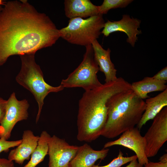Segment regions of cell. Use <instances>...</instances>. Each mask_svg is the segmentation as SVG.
<instances>
[{
	"instance_id": "cell-1",
	"label": "cell",
	"mask_w": 167,
	"mask_h": 167,
	"mask_svg": "<svg viewBox=\"0 0 167 167\" xmlns=\"http://www.w3.org/2000/svg\"><path fill=\"white\" fill-rule=\"evenodd\" d=\"M4 5L0 12V66L11 56L35 54L60 37L49 17L27 0L9 1Z\"/></svg>"
},
{
	"instance_id": "cell-2",
	"label": "cell",
	"mask_w": 167,
	"mask_h": 167,
	"mask_svg": "<svg viewBox=\"0 0 167 167\" xmlns=\"http://www.w3.org/2000/svg\"><path fill=\"white\" fill-rule=\"evenodd\" d=\"M131 84L122 77L85 91L79 100L77 139L90 142L101 136L107 115V103L114 95L131 89Z\"/></svg>"
},
{
	"instance_id": "cell-3",
	"label": "cell",
	"mask_w": 167,
	"mask_h": 167,
	"mask_svg": "<svg viewBox=\"0 0 167 167\" xmlns=\"http://www.w3.org/2000/svg\"><path fill=\"white\" fill-rule=\"evenodd\" d=\"M107 118L101 135L115 138L135 127L145 111V101L131 89L116 93L107 103Z\"/></svg>"
},
{
	"instance_id": "cell-4",
	"label": "cell",
	"mask_w": 167,
	"mask_h": 167,
	"mask_svg": "<svg viewBox=\"0 0 167 167\" xmlns=\"http://www.w3.org/2000/svg\"><path fill=\"white\" fill-rule=\"evenodd\" d=\"M35 54H27L19 56L21 67L15 80L18 84L33 94L38 104V109L36 120L37 123L46 96L50 92H58L63 90L64 88L61 85L57 87L52 86L45 81L41 68L35 62Z\"/></svg>"
},
{
	"instance_id": "cell-5",
	"label": "cell",
	"mask_w": 167,
	"mask_h": 167,
	"mask_svg": "<svg viewBox=\"0 0 167 167\" xmlns=\"http://www.w3.org/2000/svg\"><path fill=\"white\" fill-rule=\"evenodd\" d=\"M105 23L100 14L86 19L72 18L66 26L59 29L60 37L71 44L86 46L99 37Z\"/></svg>"
},
{
	"instance_id": "cell-6",
	"label": "cell",
	"mask_w": 167,
	"mask_h": 167,
	"mask_svg": "<svg viewBox=\"0 0 167 167\" xmlns=\"http://www.w3.org/2000/svg\"><path fill=\"white\" fill-rule=\"evenodd\" d=\"M85 47L82 62L67 78L62 80L60 85L64 88L80 87L87 91L102 84L97 78V74L99 69L94 59L92 45H89Z\"/></svg>"
},
{
	"instance_id": "cell-7",
	"label": "cell",
	"mask_w": 167,
	"mask_h": 167,
	"mask_svg": "<svg viewBox=\"0 0 167 167\" xmlns=\"http://www.w3.org/2000/svg\"><path fill=\"white\" fill-rule=\"evenodd\" d=\"M29 106L26 99L19 101L15 92L11 94L7 100L4 115L0 123V138L6 140L10 138L16 124L28 118Z\"/></svg>"
},
{
	"instance_id": "cell-8",
	"label": "cell",
	"mask_w": 167,
	"mask_h": 167,
	"mask_svg": "<svg viewBox=\"0 0 167 167\" xmlns=\"http://www.w3.org/2000/svg\"><path fill=\"white\" fill-rule=\"evenodd\" d=\"M152 123L143 136L147 157L155 156L167 140V107L153 119Z\"/></svg>"
},
{
	"instance_id": "cell-9",
	"label": "cell",
	"mask_w": 167,
	"mask_h": 167,
	"mask_svg": "<svg viewBox=\"0 0 167 167\" xmlns=\"http://www.w3.org/2000/svg\"><path fill=\"white\" fill-rule=\"evenodd\" d=\"M78 148L55 135L51 136L48 143V167H69Z\"/></svg>"
},
{
	"instance_id": "cell-10",
	"label": "cell",
	"mask_w": 167,
	"mask_h": 167,
	"mask_svg": "<svg viewBox=\"0 0 167 167\" xmlns=\"http://www.w3.org/2000/svg\"><path fill=\"white\" fill-rule=\"evenodd\" d=\"M118 139L106 143L104 148L120 145L127 148L135 152L138 162L143 165L149 162L145 152V142L141 135L140 130L136 127L128 129L122 133Z\"/></svg>"
},
{
	"instance_id": "cell-11",
	"label": "cell",
	"mask_w": 167,
	"mask_h": 167,
	"mask_svg": "<svg viewBox=\"0 0 167 167\" xmlns=\"http://www.w3.org/2000/svg\"><path fill=\"white\" fill-rule=\"evenodd\" d=\"M141 21L137 18H131L126 14L122 15V19L118 21L108 20L105 23L101 33L107 37L111 33L117 32H123L127 36L126 41L134 47L138 40L137 35L142 33L140 28Z\"/></svg>"
},
{
	"instance_id": "cell-12",
	"label": "cell",
	"mask_w": 167,
	"mask_h": 167,
	"mask_svg": "<svg viewBox=\"0 0 167 167\" xmlns=\"http://www.w3.org/2000/svg\"><path fill=\"white\" fill-rule=\"evenodd\" d=\"M39 136L35 135L30 130L24 131L22 142L17 147L9 152L8 159L19 165L28 160L36 148Z\"/></svg>"
},
{
	"instance_id": "cell-13",
	"label": "cell",
	"mask_w": 167,
	"mask_h": 167,
	"mask_svg": "<svg viewBox=\"0 0 167 167\" xmlns=\"http://www.w3.org/2000/svg\"><path fill=\"white\" fill-rule=\"evenodd\" d=\"M93 48L94 59L98 65L99 71L103 72L105 76V83L115 81L117 70L112 62L110 57L111 50L109 48L104 49L97 40L91 44Z\"/></svg>"
},
{
	"instance_id": "cell-14",
	"label": "cell",
	"mask_w": 167,
	"mask_h": 167,
	"mask_svg": "<svg viewBox=\"0 0 167 167\" xmlns=\"http://www.w3.org/2000/svg\"><path fill=\"white\" fill-rule=\"evenodd\" d=\"M109 149L103 148L100 150L93 149L89 145L85 143L79 146L69 167H92L98 160H103L107 156Z\"/></svg>"
},
{
	"instance_id": "cell-15",
	"label": "cell",
	"mask_w": 167,
	"mask_h": 167,
	"mask_svg": "<svg viewBox=\"0 0 167 167\" xmlns=\"http://www.w3.org/2000/svg\"><path fill=\"white\" fill-rule=\"evenodd\" d=\"M64 4L65 15L70 19H86L99 14L98 6L89 0H65Z\"/></svg>"
},
{
	"instance_id": "cell-16",
	"label": "cell",
	"mask_w": 167,
	"mask_h": 167,
	"mask_svg": "<svg viewBox=\"0 0 167 167\" xmlns=\"http://www.w3.org/2000/svg\"><path fill=\"white\" fill-rule=\"evenodd\" d=\"M145 111L136 127L140 130L148 121L155 116L167 106V89L156 96L146 99Z\"/></svg>"
},
{
	"instance_id": "cell-17",
	"label": "cell",
	"mask_w": 167,
	"mask_h": 167,
	"mask_svg": "<svg viewBox=\"0 0 167 167\" xmlns=\"http://www.w3.org/2000/svg\"><path fill=\"white\" fill-rule=\"evenodd\" d=\"M167 81L146 77L143 79L131 84V89L140 98L143 100L149 97L148 94L152 92L163 91L167 89Z\"/></svg>"
},
{
	"instance_id": "cell-18",
	"label": "cell",
	"mask_w": 167,
	"mask_h": 167,
	"mask_svg": "<svg viewBox=\"0 0 167 167\" xmlns=\"http://www.w3.org/2000/svg\"><path fill=\"white\" fill-rule=\"evenodd\" d=\"M51 136L46 131L41 133L37 145L31 156L30 160L24 167H35L48 154V143Z\"/></svg>"
},
{
	"instance_id": "cell-19",
	"label": "cell",
	"mask_w": 167,
	"mask_h": 167,
	"mask_svg": "<svg viewBox=\"0 0 167 167\" xmlns=\"http://www.w3.org/2000/svg\"><path fill=\"white\" fill-rule=\"evenodd\" d=\"M133 0H104L102 4L98 6L99 14H106L110 10L124 8L132 2Z\"/></svg>"
},
{
	"instance_id": "cell-20",
	"label": "cell",
	"mask_w": 167,
	"mask_h": 167,
	"mask_svg": "<svg viewBox=\"0 0 167 167\" xmlns=\"http://www.w3.org/2000/svg\"><path fill=\"white\" fill-rule=\"evenodd\" d=\"M123 155L122 152L120 150L118 156L108 164L103 166L94 165L92 167H121L134 160L137 159V156L136 155L129 157H125Z\"/></svg>"
},
{
	"instance_id": "cell-21",
	"label": "cell",
	"mask_w": 167,
	"mask_h": 167,
	"mask_svg": "<svg viewBox=\"0 0 167 167\" xmlns=\"http://www.w3.org/2000/svg\"><path fill=\"white\" fill-rule=\"evenodd\" d=\"M21 142L22 139L15 141H8L0 138V154L2 152L8 151L11 148L18 146Z\"/></svg>"
},
{
	"instance_id": "cell-22",
	"label": "cell",
	"mask_w": 167,
	"mask_h": 167,
	"mask_svg": "<svg viewBox=\"0 0 167 167\" xmlns=\"http://www.w3.org/2000/svg\"><path fill=\"white\" fill-rule=\"evenodd\" d=\"M152 77L157 80L167 81V66L163 68Z\"/></svg>"
},
{
	"instance_id": "cell-23",
	"label": "cell",
	"mask_w": 167,
	"mask_h": 167,
	"mask_svg": "<svg viewBox=\"0 0 167 167\" xmlns=\"http://www.w3.org/2000/svg\"><path fill=\"white\" fill-rule=\"evenodd\" d=\"M7 100L0 97V123L4 115Z\"/></svg>"
},
{
	"instance_id": "cell-24",
	"label": "cell",
	"mask_w": 167,
	"mask_h": 167,
	"mask_svg": "<svg viewBox=\"0 0 167 167\" xmlns=\"http://www.w3.org/2000/svg\"><path fill=\"white\" fill-rule=\"evenodd\" d=\"M0 167H15L13 161L5 158H0Z\"/></svg>"
},
{
	"instance_id": "cell-25",
	"label": "cell",
	"mask_w": 167,
	"mask_h": 167,
	"mask_svg": "<svg viewBox=\"0 0 167 167\" xmlns=\"http://www.w3.org/2000/svg\"><path fill=\"white\" fill-rule=\"evenodd\" d=\"M144 167H167V163H161L160 162H148L144 165Z\"/></svg>"
},
{
	"instance_id": "cell-26",
	"label": "cell",
	"mask_w": 167,
	"mask_h": 167,
	"mask_svg": "<svg viewBox=\"0 0 167 167\" xmlns=\"http://www.w3.org/2000/svg\"><path fill=\"white\" fill-rule=\"evenodd\" d=\"M137 160L135 159L130 161V163L125 167H143V165L140 164Z\"/></svg>"
},
{
	"instance_id": "cell-27",
	"label": "cell",
	"mask_w": 167,
	"mask_h": 167,
	"mask_svg": "<svg viewBox=\"0 0 167 167\" xmlns=\"http://www.w3.org/2000/svg\"><path fill=\"white\" fill-rule=\"evenodd\" d=\"M159 162L161 163H167V153L165 154L159 158Z\"/></svg>"
},
{
	"instance_id": "cell-28",
	"label": "cell",
	"mask_w": 167,
	"mask_h": 167,
	"mask_svg": "<svg viewBox=\"0 0 167 167\" xmlns=\"http://www.w3.org/2000/svg\"><path fill=\"white\" fill-rule=\"evenodd\" d=\"M6 2L3 0H0V6H1L2 5H4Z\"/></svg>"
},
{
	"instance_id": "cell-29",
	"label": "cell",
	"mask_w": 167,
	"mask_h": 167,
	"mask_svg": "<svg viewBox=\"0 0 167 167\" xmlns=\"http://www.w3.org/2000/svg\"><path fill=\"white\" fill-rule=\"evenodd\" d=\"M2 6H0V12L2 10Z\"/></svg>"
}]
</instances>
